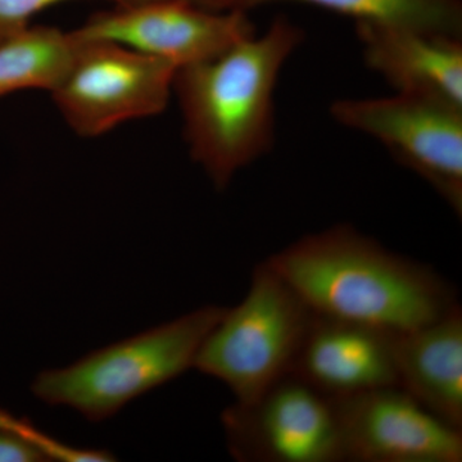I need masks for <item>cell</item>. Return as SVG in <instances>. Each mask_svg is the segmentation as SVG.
I'll list each match as a JSON object with an SVG mask.
<instances>
[{
    "label": "cell",
    "instance_id": "1",
    "mask_svg": "<svg viewBox=\"0 0 462 462\" xmlns=\"http://www.w3.org/2000/svg\"><path fill=\"white\" fill-rule=\"evenodd\" d=\"M267 263L316 314L393 334L419 329L460 305L454 284L349 225L310 234Z\"/></svg>",
    "mask_w": 462,
    "mask_h": 462
},
{
    "label": "cell",
    "instance_id": "2",
    "mask_svg": "<svg viewBox=\"0 0 462 462\" xmlns=\"http://www.w3.org/2000/svg\"><path fill=\"white\" fill-rule=\"evenodd\" d=\"M302 42V30L279 16L263 35L176 71L173 93L190 156L216 189L224 190L239 170L272 148L276 81Z\"/></svg>",
    "mask_w": 462,
    "mask_h": 462
},
{
    "label": "cell",
    "instance_id": "3",
    "mask_svg": "<svg viewBox=\"0 0 462 462\" xmlns=\"http://www.w3.org/2000/svg\"><path fill=\"white\" fill-rule=\"evenodd\" d=\"M226 307L205 306L153 329L42 373L32 392L51 406L71 407L98 422L191 369L200 346Z\"/></svg>",
    "mask_w": 462,
    "mask_h": 462
},
{
    "label": "cell",
    "instance_id": "4",
    "mask_svg": "<svg viewBox=\"0 0 462 462\" xmlns=\"http://www.w3.org/2000/svg\"><path fill=\"white\" fill-rule=\"evenodd\" d=\"M314 311L267 261L252 273L247 296L226 309L200 346L194 369L249 402L291 374Z\"/></svg>",
    "mask_w": 462,
    "mask_h": 462
},
{
    "label": "cell",
    "instance_id": "5",
    "mask_svg": "<svg viewBox=\"0 0 462 462\" xmlns=\"http://www.w3.org/2000/svg\"><path fill=\"white\" fill-rule=\"evenodd\" d=\"M176 71L169 60L116 42L79 41L71 69L51 94L72 132L98 138L125 123L162 114Z\"/></svg>",
    "mask_w": 462,
    "mask_h": 462
},
{
    "label": "cell",
    "instance_id": "6",
    "mask_svg": "<svg viewBox=\"0 0 462 462\" xmlns=\"http://www.w3.org/2000/svg\"><path fill=\"white\" fill-rule=\"evenodd\" d=\"M331 115L343 126L382 143L461 217L462 108L397 93L389 98L337 100Z\"/></svg>",
    "mask_w": 462,
    "mask_h": 462
},
{
    "label": "cell",
    "instance_id": "7",
    "mask_svg": "<svg viewBox=\"0 0 462 462\" xmlns=\"http://www.w3.org/2000/svg\"><path fill=\"white\" fill-rule=\"evenodd\" d=\"M227 449L239 462H343L333 398L287 375L221 415Z\"/></svg>",
    "mask_w": 462,
    "mask_h": 462
},
{
    "label": "cell",
    "instance_id": "8",
    "mask_svg": "<svg viewBox=\"0 0 462 462\" xmlns=\"http://www.w3.org/2000/svg\"><path fill=\"white\" fill-rule=\"evenodd\" d=\"M79 41L109 42L169 60L179 69L211 60L256 33L243 11H212L189 0L117 5L72 32Z\"/></svg>",
    "mask_w": 462,
    "mask_h": 462
},
{
    "label": "cell",
    "instance_id": "9",
    "mask_svg": "<svg viewBox=\"0 0 462 462\" xmlns=\"http://www.w3.org/2000/svg\"><path fill=\"white\" fill-rule=\"evenodd\" d=\"M343 462H461L462 430L400 387L333 398Z\"/></svg>",
    "mask_w": 462,
    "mask_h": 462
},
{
    "label": "cell",
    "instance_id": "10",
    "mask_svg": "<svg viewBox=\"0 0 462 462\" xmlns=\"http://www.w3.org/2000/svg\"><path fill=\"white\" fill-rule=\"evenodd\" d=\"M397 336L314 312L289 375L329 398L398 387Z\"/></svg>",
    "mask_w": 462,
    "mask_h": 462
},
{
    "label": "cell",
    "instance_id": "11",
    "mask_svg": "<svg viewBox=\"0 0 462 462\" xmlns=\"http://www.w3.org/2000/svg\"><path fill=\"white\" fill-rule=\"evenodd\" d=\"M365 62L397 93L462 108L461 38L356 23Z\"/></svg>",
    "mask_w": 462,
    "mask_h": 462
},
{
    "label": "cell",
    "instance_id": "12",
    "mask_svg": "<svg viewBox=\"0 0 462 462\" xmlns=\"http://www.w3.org/2000/svg\"><path fill=\"white\" fill-rule=\"evenodd\" d=\"M394 355L398 387L462 430L461 306L419 329L398 334Z\"/></svg>",
    "mask_w": 462,
    "mask_h": 462
},
{
    "label": "cell",
    "instance_id": "13",
    "mask_svg": "<svg viewBox=\"0 0 462 462\" xmlns=\"http://www.w3.org/2000/svg\"><path fill=\"white\" fill-rule=\"evenodd\" d=\"M79 41L58 27L29 26L0 42V98L20 90L51 93L71 69Z\"/></svg>",
    "mask_w": 462,
    "mask_h": 462
},
{
    "label": "cell",
    "instance_id": "14",
    "mask_svg": "<svg viewBox=\"0 0 462 462\" xmlns=\"http://www.w3.org/2000/svg\"><path fill=\"white\" fill-rule=\"evenodd\" d=\"M300 3L354 18L355 23L398 27L461 38V0H229L225 11Z\"/></svg>",
    "mask_w": 462,
    "mask_h": 462
},
{
    "label": "cell",
    "instance_id": "15",
    "mask_svg": "<svg viewBox=\"0 0 462 462\" xmlns=\"http://www.w3.org/2000/svg\"><path fill=\"white\" fill-rule=\"evenodd\" d=\"M66 2L71 0H0V42L32 26L33 16L44 9Z\"/></svg>",
    "mask_w": 462,
    "mask_h": 462
},
{
    "label": "cell",
    "instance_id": "16",
    "mask_svg": "<svg viewBox=\"0 0 462 462\" xmlns=\"http://www.w3.org/2000/svg\"><path fill=\"white\" fill-rule=\"evenodd\" d=\"M189 2L212 11H225L229 0H189Z\"/></svg>",
    "mask_w": 462,
    "mask_h": 462
},
{
    "label": "cell",
    "instance_id": "17",
    "mask_svg": "<svg viewBox=\"0 0 462 462\" xmlns=\"http://www.w3.org/2000/svg\"><path fill=\"white\" fill-rule=\"evenodd\" d=\"M117 5L125 7V5H143V3L157 2V0H112Z\"/></svg>",
    "mask_w": 462,
    "mask_h": 462
}]
</instances>
